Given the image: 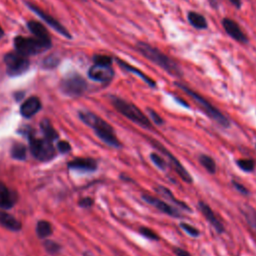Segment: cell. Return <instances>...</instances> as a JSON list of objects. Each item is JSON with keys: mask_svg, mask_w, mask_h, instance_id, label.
Instances as JSON below:
<instances>
[{"mask_svg": "<svg viewBox=\"0 0 256 256\" xmlns=\"http://www.w3.org/2000/svg\"><path fill=\"white\" fill-rule=\"evenodd\" d=\"M136 49L146 59H148L155 65L159 66L170 75L175 77L182 76V70L179 64L173 59H171L169 56H167L165 53L160 51L158 48L146 42L139 41L136 43Z\"/></svg>", "mask_w": 256, "mask_h": 256, "instance_id": "cell-1", "label": "cell"}, {"mask_svg": "<svg viewBox=\"0 0 256 256\" xmlns=\"http://www.w3.org/2000/svg\"><path fill=\"white\" fill-rule=\"evenodd\" d=\"M79 117L86 125L90 126L95 131V134L104 143L114 148H119L122 146L120 140L114 132L113 127L101 117L89 111H80Z\"/></svg>", "mask_w": 256, "mask_h": 256, "instance_id": "cell-2", "label": "cell"}, {"mask_svg": "<svg viewBox=\"0 0 256 256\" xmlns=\"http://www.w3.org/2000/svg\"><path fill=\"white\" fill-rule=\"evenodd\" d=\"M175 84L176 86L181 88L188 96H190L196 102L199 108L217 125L223 128H228L230 126V121L228 120V118L221 111H219L214 105H212L207 99H205L202 95H200L199 93L195 92L194 90H192L191 88L187 87L182 83L176 82Z\"/></svg>", "mask_w": 256, "mask_h": 256, "instance_id": "cell-3", "label": "cell"}, {"mask_svg": "<svg viewBox=\"0 0 256 256\" xmlns=\"http://www.w3.org/2000/svg\"><path fill=\"white\" fill-rule=\"evenodd\" d=\"M111 103L114 106V108L127 119L131 120L132 122L136 123L137 125L145 129L152 128L150 119L135 104L128 102L117 96L111 97Z\"/></svg>", "mask_w": 256, "mask_h": 256, "instance_id": "cell-4", "label": "cell"}, {"mask_svg": "<svg viewBox=\"0 0 256 256\" xmlns=\"http://www.w3.org/2000/svg\"><path fill=\"white\" fill-rule=\"evenodd\" d=\"M14 46L17 52L28 57L29 55H35L46 51L51 46V42L43 41L36 37L17 36L14 38Z\"/></svg>", "mask_w": 256, "mask_h": 256, "instance_id": "cell-5", "label": "cell"}, {"mask_svg": "<svg viewBox=\"0 0 256 256\" xmlns=\"http://www.w3.org/2000/svg\"><path fill=\"white\" fill-rule=\"evenodd\" d=\"M29 144L33 156L40 161H49L55 155V148L52 141L46 137L38 138L34 134H30Z\"/></svg>", "mask_w": 256, "mask_h": 256, "instance_id": "cell-6", "label": "cell"}, {"mask_svg": "<svg viewBox=\"0 0 256 256\" xmlns=\"http://www.w3.org/2000/svg\"><path fill=\"white\" fill-rule=\"evenodd\" d=\"M4 62L10 76H19L25 73L30 65L28 57L17 51L7 53L4 56Z\"/></svg>", "mask_w": 256, "mask_h": 256, "instance_id": "cell-7", "label": "cell"}, {"mask_svg": "<svg viewBox=\"0 0 256 256\" xmlns=\"http://www.w3.org/2000/svg\"><path fill=\"white\" fill-rule=\"evenodd\" d=\"M149 142L162 154L164 155L169 164L172 166L173 170L177 173V175L186 183H192L193 182V179L191 177V175L189 174V172L185 169V167L181 164V162L169 151L167 150L166 147H164L161 143H159L157 140H154V139H149Z\"/></svg>", "mask_w": 256, "mask_h": 256, "instance_id": "cell-8", "label": "cell"}, {"mask_svg": "<svg viewBox=\"0 0 256 256\" xmlns=\"http://www.w3.org/2000/svg\"><path fill=\"white\" fill-rule=\"evenodd\" d=\"M60 89L65 95L76 97L82 95L86 91L87 83L82 76L78 74H72L62 79L60 83Z\"/></svg>", "mask_w": 256, "mask_h": 256, "instance_id": "cell-9", "label": "cell"}, {"mask_svg": "<svg viewBox=\"0 0 256 256\" xmlns=\"http://www.w3.org/2000/svg\"><path fill=\"white\" fill-rule=\"evenodd\" d=\"M27 4V6L33 11V12H35L44 22H46L51 28H53L56 32H58L59 34H61L62 36H64V37H66V38H71L72 36H71V34L69 33V31L62 25V24H60V22H58L56 19H54L51 15H49L48 13H46L45 11H43L41 8H39V7H37L36 5H34V4H32V3H26Z\"/></svg>", "mask_w": 256, "mask_h": 256, "instance_id": "cell-10", "label": "cell"}, {"mask_svg": "<svg viewBox=\"0 0 256 256\" xmlns=\"http://www.w3.org/2000/svg\"><path fill=\"white\" fill-rule=\"evenodd\" d=\"M142 199L145 202H147L149 205L153 206L154 208H156L157 210H159L160 212H162L168 216L175 217V218H179L182 216L181 212L178 209H176L174 206L169 205L168 203H166L165 201H163L162 199H160L158 197L152 196L150 194H143Z\"/></svg>", "mask_w": 256, "mask_h": 256, "instance_id": "cell-11", "label": "cell"}, {"mask_svg": "<svg viewBox=\"0 0 256 256\" xmlns=\"http://www.w3.org/2000/svg\"><path fill=\"white\" fill-rule=\"evenodd\" d=\"M88 76L94 81L107 83L113 79L114 70L111 65L93 64L88 70Z\"/></svg>", "mask_w": 256, "mask_h": 256, "instance_id": "cell-12", "label": "cell"}, {"mask_svg": "<svg viewBox=\"0 0 256 256\" xmlns=\"http://www.w3.org/2000/svg\"><path fill=\"white\" fill-rule=\"evenodd\" d=\"M198 208L202 215L205 217V219L209 222V224L215 229V231L219 234L223 233L225 231L224 225L222 221L217 217L215 212L212 210V208L204 201H199L198 202Z\"/></svg>", "mask_w": 256, "mask_h": 256, "instance_id": "cell-13", "label": "cell"}, {"mask_svg": "<svg viewBox=\"0 0 256 256\" xmlns=\"http://www.w3.org/2000/svg\"><path fill=\"white\" fill-rule=\"evenodd\" d=\"M222 26H223L225 32L227 33V35H229L235 41L240 42V43L248 42V38H247L246 34L242 31V29L240 28V26L237 24L236 21L226 17L222 20Z\"/></svg>", "mask_w": 256, "mask_h": 256, "instance_id": "cell-14", "label": "cell"}, {"mask_svg": "<svg viewBox=\"0 0 256 256\" xmlns=\"http://www.w3.org/2000/svg\"><path fill=\"white\" fill-rule=\"evenodd\" d=\"M68 167L77 171L92 172L97 169V162L92 158H76L68 163Z\"/></svg>", "mask_w": 256, "mask_h": 256, "instance_id": "cell-15", "label": "cell"}, {"mask_svg": "<svg viewBox=\"0 0 256 256\" xmlns=\"http://www.w3.org/2000/svg\"><path fill=\"white\" fill-rule=\"evenodd\" d=\"M41 108V102L38 97L32 96L24 101L20 107V113L23 117L30 118L35 115Z\"/></svg>", "mask_w": 256, "mask_h": 256, "instance_id": "cell-16", "label": "cell"}, {"mask_svg": "<svg viewBox=\"0 0 256 256\" xmlns=\"http://www.w3.org/2000/svg\"><path fill=\"white\" fill-rule=\"evenodd\" d=\"M27 27L29 29V31L38 39H41L43 41H48L51 42L50 40V36L49 33L47 31V29L45 28V26L43 24H41L38 21L35 20H30L27 22Z\"/></svg>", "mask_w": 256, "mask_h": 256, "instance_id": "cell-17", "label": "cell"}, {"mask_svg": "<svg viewBox=\"0 0 256 256\" xmlns=\"http://www.w3.org/2000/svg\"><path fill=\"white\" fill-rule=\"evenodd\" d=\"M16 202V195L10 191L4 184L0 183V208L9 209Z\"/></svg>", "mask_w": 256, "mask_h": 256, "instance_id": "cell-18", "label": "cell"}, {"mask_svg": "<svg viewBox=\"0 0 256 256\" xmlns=\"http://www.w3.org/2000/svg\"><path fill=\"white\" fill-rule=\"evenodd\" d=\"M154 190H155L159 195H161V196H163L164 198H166V199H168L169 201H171L173 204H176V205L179 206L180 208L191 212V208H190L185 202H183V201H181V200H178V199L174 196V194L171 192V190H169L167 187L162 186V185H157V186L154 188Z\"/></svg>", "mask_w": 256, "mask_h": 256, "instance_id": "cell-19", "label": "cell"}, {"mask_svg": "<svg viewBox=\"0 0 256 256\" xmlns=\"http://www.w3.org/2000/svg\"><path fill=\"white\" fill-rule=\"evenodd\" d=\"M116 61H117L118 65H119L122 69H124V70H126V71H129V72H131V73L136 74L138 77H140V78H141L146 84H148L150 87H152V88L156 87V82H155L153 79H151L149 76H147L146 74H144L141 70L135 68L134 66H131L130 64L124 62L123 60H121V59H119V58H116Z\"/></svg>", "mask_w": 256, "mask_h": 256, "instance_id": "cell-20", "label": "cell"}, {"mask_svg": "<svg viewBox=\"0 0 256 256\" xmlns=\"http://www.w3.org/2000/svg\"><path fill=\"white\" fill-rule=\"evenodd\" d=\"M0 224L13 231H18L21 229V223L14 216L4 211H0Z\"/></svg>", "mask_w": 256, "mask_h": 256, "instance_id": "cell-21", "label": "cell"}, {"mask_svg": "<svg viewBox=\"0 0 256 256\" xmlns=\"http://www.w3.org/2000/svg\"><path fill=\"white\" fill-rule=\"evenodd\" d=\"M187 19L189 23L196 29H206L207 28V21L205 17L195 11H189L187 14Z\"/></svg>", "mask_w": 256, "mask_h": 256, "instance_id": "cell-22", "label": "cell"}, {"mask_svg": "<svg viewBox=\"0 0 256 256\" xmlns=\"http://www.w3.org/2000/svg\"><path fill=\"white\" fill-rule=\"evenodd\" d=\"M242 214L244 215L250 230L256 236V211H255V209L250 206H244L242 209Z\"/></svg>", "mask_w": 256, "mask_h": 256, "instance_id": "cell-23", "label": "cell"}, {"mask_svg": "<svg viewBox=\"0 0 256 256\" xmlns=\"http://www.w3.org/2000/svg\"><path fill=\"white\" fill-rule=\"evenodd\" d=\"M199 163L208 171L210 174H214L216 172V162L215 160L207 154H201L198 158Z\"/></svg>", "mask_w": 256, "mask_h": 256, "instance_id": "cell-24", "label": "cell"}, {"mask_svg": "<svg viewBox=\"0 0 256 256\" xmlns=\"http://www.w3.org/2000/svg\"><path fill=\"white\" fill-rule=\"evenodd\" d=\"M40 127L45 135V137L51 141L55 140L58 137V133L57 131L53 128V126L51 125L50 121L48 119H43L40 123Z\"/></svg>", "mask_w": 256, "mask_h": 256, "instance_id": "cell-25", "label": "cell"}, {"mask_svg": "<svg viewBox=\"0 0 256 256\" xmlns=\"http://www.w3.org/2000/svg\"><path fill=\"white\" fill-rule=\"evenodd\" d=\"M36 232L38 234L39 237L41 238H44V237H47L49 236L51 233H52V227H51V224L47 221H44V220H41L37 223V227H36Z\"/></svg>", "mask_w": 256, "mask_h": 256, "instance_id": "cell-26", "label": "cell"}, {"mask_svg": "<svg viewBox=\"0 0 256 256\" xmlns=\"http://www.w3.org/2000/svg\"><path fill=\"white\" fill-rule=\"evenodd\" d=\"M11 155L17 160H24L26 157V148L21 143H15L11 149Z\"/></svg>", "mask_w": 256, "mask_h": 256, "instance_id": "cell-27", "label": "cell"}, {"mask_svg": "<svg viewBox=\"0 0 256 256\" xmlns=\"http://www.w3.org/2000/svg\"><path fill=\"white\" fill-rule=\"evenodd\" d=\"M236 164L241 170L245 172H252L255 168V162L252 159H247V158L237 159Z\"/></svg>", "mask_w": 256, "mask_h": 256, "instance_id": "cell-28", "label": "cell"}, {"mask_svg": "<svg viewBox=\"0 0 256 256\" xmlns=\"http://www.w3.org/2000/svg\"><path fill=\"white\" fill-rule=\"evenodd\" d=\"M150 159L157 168H159L160 170H163V171L166 170L167 162L161 155H159L158 153L152 152V153H150Z\"/></svg>", "mask_w": 256, "mask_h": 256, "instance_id": "cell-29", "label": "cell"}, {"mask_svg": "<svg viewBox=\"0 0 256 256\" xmlns=\"http://www.w3.org/2000/svg\"><path fill=\"white\" fill-rule=\"evenodd\" d=\"M138 232H139L142 236H144L145 238H147V239H149V240L158 241V240L160 239L159 235H158L154 230H152V229L149 228V227H143V226H142V227H139Z\"/></svg>", "mask_w": 256, "mask_h": 256, "instance_id": "cell-30", "label": "cell"}, {"mask_svg": "<svg viewBox=\"0 0 256 256\" xmlns=\"http://www.w3.org/2000/svg\"><path fill=\"white\" fill-rule=\"evenodd\" d=\"M180 228L186 232L188 235H190L191 237H198L200 235V231L198 228H196L195 226L189 224V223H186V222H181L179 224Z\"/></svg>", "mask_w": 256, "mask_h": 256, "instance_id": "cell-31", "label": "cell"}, {"mask_svg": "<svg viewBox=\"0 0 256 256\" xmlns=\"http://www.w3.org/2000/svg\"><path fill=\"white\" fill-rule=\"evenodd\" d=\"M147 113H148L149 118H150L156 125H162V124L164 123L163 118H162L155 110H153L152 108L148 107V108H147Z\"/></svg>", "mask_w": 256, "mask_h": 256, "instance_id": "cell-32", "label": "cell"}, {"mask_svg": "<svg viewBox=\"0 0 256 256\" xmlns=\"http://www.w3.org/2000/svg\"><path fill=\"white\" fill-rule=\"evenodd\" d=\"M94 64H100V65H111L112 64V58L107 55H95L93 57Z\"/></svg>", "mask_w": 256, "mask_h": 256, "instance_id": "cell-33", "label": "cell"}, {"mask_svg": "<svg viewBox=\"0 0 256 256\" xmlns=\"http://www.w3.org/2000/svg\"><path fill=\"white\" fill-rule=\"evenodd\" d=\"M44 247H45V249L47 250V252H49V253H51V254H56V253H58L59 252V250H60V245L59 244H57V243H55V242H53V241H45L44 242Z\"/></svg>", "mask_w": 256, "mask_h": 256, "instance_id": "cell-34", "label": "cell"}, {"mask_svg": "<svg viewBox=\"0 0 256 256\" xmlns=\"http://www.w3.org/2000/svg\"><path fill=\"white\" fill-rule=\"evenodd\" d=\"M57 63H58V59H57L55 56L51 55V56L47 57V58L44 60L43 66H44L45 68H52V67H55V66L57 65Z\"/></svg>", "mask_w": 256, "mask_h": 256, "instance_id": "cell-35", "label": "cell"}, {"mask_svg": "<svg viewBox=\"0 0 256 256\" xmlns=\"http://www.w3.org/2000/svg\"><path fill=\"white\" fill-rule=\"evenodd\" d=\"M232 184H233V186H234V188L238 191V192H240L241 194H244V195H247V194H249V190L243 185V184H241V183H239L238 181H235V180H233L232 181Z\"/></svg>", "mask_w": 256, "mask_h": 256, "instance_id": "cell-36", "label": "cell"}, {"mask_svg": "<svg viewBox=\"0 0 256 256\" xmlns=\"http://www.w3.org/2000/svg\"><path fill=\"white\" fill-rule=\"evenodd\" d=\"M57 148L61 153H66V152H69L71 150L70 144L66 141H59L57 143Z\"/></svg>", "mask_w": 256, "mask_h": 256, "instance_id": "cell-37", "label": "cell"}, {"mask_svg": "<svg viewBox=\"0 0 256 256\" xmlns=\"http://www.w3.org/2000/svg\"><path fill=\"white\" fill-rule=\"evenodd\" d=\"M173 252L176 256H192L187 250H185L183 248H180V247H174Z\"/></svg>", "mask_w": 256, "mask_h": 256, "instance_id": "cell-38", "label": "cell"}, {"mask_svg": "<svg viewBox=\"0 0 256 256\" xmlns=\"http://www.w3.org/2000/svg\"><path fill=\"white\" fill-rule=\"evenodd\" d=\"M93 204V200L89 197H85V198H82L80 201H79V205L81 207H90L92 206Z\"/></svg>", "mask_w": 256, "mask_h": 256, "instance_id": "cell-39", "label": "cell"}, {"mask_svg": "<svg viewBox=\"0 0 256 256\" xmlns=\"http://www.w3.org/2000/svg\"><path fill=\"white\" fill-rule=\"evenodd\" d=\"M233 6H235L236 8H240L242 5V1L241 0H228Z\"/></svg>", "mask_w": 256, "mask_h": 256, "instance_id": "cell-40", "label": "cell"}, {"mask_svg": "<svg viewBox=\"0 0 256 256\" xmlns=\"http://www.w3.org/2000/svg\"><path fill=\"white\" fill-rule=\"evenodd\" d=\"M209 3H210L211 6L214 7V8H216V7L218 6V1H217V0H209Z\"/></svg>", "mask_w": 256, "mask_h": 256, "instance_id": "cell-41", "label": "cell"}, {"mask_svg": "<svg viewBox=\"0 0 256 256\" xmlns=\"http://www.w3.org/2000/svg\"><path fill=\"white\" fill-rule=\"evenodd\" d=\"M3 35H4V30H3L2 27L0 26V39L3 37Z\"/></svg>", "mask_w": 256, "mask_h": 256, "instance_id": "cell-42", "label": "cell"}, {"mask_svg": "<svg viewBox=\"0 0 256 256\" xmlns=\"http://www.w3.org/2000/svg\"><path fill=\"white\" fill-rule=\"evenodd\" d=\"M107 1H113V0H107Z\"/></svg>", "mask_w": 256, "mask_h": 256, "instance_id": "cell-43", "label": "cell"}, {"mask_svg": "<svg viewBox=\"0 0 256 256\" xmlns=\"http://www.w3.org/2000/svg\"><path fill=\"white\" fill-rule=\"evenodd\" d=\"M255 146H256V145H255Z\"/></svg>", "mask_w": 256, "mask_h": 256, "instance_id": "cell-44", "label": "cell"}]
</instances>
